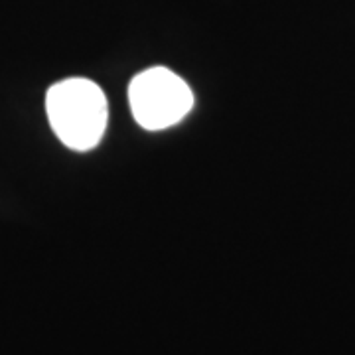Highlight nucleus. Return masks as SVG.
Instances as JSON below:
<instances>
[{
	"label": "nucleus",
	"instance_id": "1",
	"mask_svg": "<svg viewBox=\"0 0 355 355\" xmlns=\"http://www.w3.org/2000/svg\"><path fill=\"white\" fill-rule=\"evenodd\" d=\"M46 113L51 130L67 148L87 153L101 142L105 135L109 105L97 83L83 77H71L48 89Z\"/></svg>",
	"mask_w": 355,
	"mask_h": 355
},
{
	"label": "nucleus",
	"instance_id": "2",
	"mask_svg": "<svg viewBox=\"0 0 355 355\" xmlns=\"http://www.w3.org/2000/svg\"><path fill=\"white\" fill-rule=\"evenodd\" d=\"M132 116L146 130L174 127L193 107L190 85L166 67H150L130 81Z\"/></svg>",
	"mask_w": 355,
	"mask_h": 355
}]
</instances>
